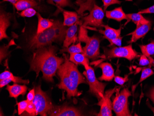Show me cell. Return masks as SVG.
I'll use <instances>...</instances> for the list:
<instances>
[{
  "label": "cell",
  "instance_id": "obj_17",
  "mask_svg": "<svg viewBox=\"0 0 154 116\" xmlns=\"http://www.w3.org/2000/svg\"><path fill=\"white\" fill-rule=\"evenodd\" d=\"M102 27H103L104 30H98L100 33L103 35L105 39H107L109 42H110L113 40L121 37V32H122V27L119 29H116L112 28L108 25H102Z\"/></svg>",
  "mask_w": 154,
  "mask_h": 116
},
{
  "label": "cell",
  "instance_id": "obj_31",
  "mask_svg": "<svg viewBox=\"0 0 154 116\" xmlns=\"http://www.w3.org/2000/svg\"><path fill=\"white\" fill-rule=\"evenodd\" d=\"M48 1L54 2L60 7H65L66 6L71 7L72 6V4L70 0H48Z\"/></svg>",
  "mask_w": 154,
  "mask_h": 116
},
{
  "label": "cell",
  "instance_id": "obj_18",
  "mask_svg": "<svg viewBox=\"0 0 154 116\" xmlns=\"http://www.w3.org/2000/svg\"><path fill=\"white\" fill-rule=\"evenodd\" d=\"M64 16L63 25L66 27H71L76 23H79V16L76 12L62 10Z\"/></svg>",
  "mask_w": 154,
  "mask_h": 116
},
{
  "label": "cell",
  "instance_id": "obj_29",
  "mask_svg": "<svg viewBox=\"0 0 154 116\" xmlns=\"http://www.w3.org/2000/svg\"><path fill=\"white\" fill-rule=\"evenodd\" d=\"M37 14V11L33 8H29L22 11L19 14L21 17H32L36 15Z\"/></svg>",
  "mask_w": 154,
  "mask_h": 116
},
{
  "label": "cell",
  "instance_id": "obj_23",
  "mask_svg": "<svg viewBox=\"0 0 154 116\" xmlns=\"http://www.w3.org/2000/svg\"><path fill=\"white\" fill-rule=\"evenodd\" d=\"M38 5V3L34 0H20L14 6L18 11H23L27 8L35 7Z\"/></svg>",
  "mask_w": 154,
  "mask_h": 116
},
{
  "label": "cell",
  "instance_id": "obj_9",
  "mask_svg": "<svg viewBox=\"0 0 154 116\" xmlns=\"http://www.w3.org/2000/svg\"><path fill=\"white\" fill-rule=\"evenodd\" d=\"M89 11L90 14L82 19L84 21L83 27H102L104 17V12L102 8L95 3L93 7Z\"/></svg>",
  "mask_w": 154,
  "mask_h": 116
},
{
  "label": "cell",
  "instance_id": "obj_21",
  "mask_svg": "<svg viewBox=\"0 0 154 116\" xmlns=\"http://www.w3.org/2000/svg\"><path fill=\"white\" fill-rule=\"evenodd\" d=\"M69 60L76 65H83L85 68L89 66V59L83 53L70 54Z\"/></svg>",
  "mask_w": 154,
  "mask_h": 116
},
{
  "label": "cell",
  "instance_id": "obj_42",
  "mask_svg": "<svg viewBox=\"0 0 154 116\" xmlns=\"http://www.w3.org/2000/svg\"></svg>",
  "mask_w": 154,
  "mask_h": 116
},
{
  "label": "cell",
  "instance_id": "obj_1",
  "mask_svg": "<svg viewBox=\"0 0 154 116\" xmlns=\"http://www.w3.org/2000/svg\"><path fill=\"white\" fill-rule=\"evenodd\" d=\"M57 51V48L51 45L35 50L30 60L29 71L35 72L37 77L42 72L44 80L53 83L54 77L65 61V58L56 55Z\"/></svg>",
  "mask_w": 154,
  "mask_h": 116
},
{
  "label": "cell",
  "instance_id": "obj_14",
  "mask_svg": "<svg viewBox=\"0 0 154 116\" xmlns=\"http://www.w3.org/2000/svg\"><path fill=\"white\" fill-rule=\"evenodd\" d=\"M79 24V23H76L67 28L65 38L63 42L64 48L68 47L72 44H74L78 40L77 33Z\"/></svg>",
  "mask_w": 154,
  "mask_h": 116
},
{
  "label": "cell",
  "instance_id": "obj_10",
  "mask_svg": "<svg viewBox=\"0 0 154 116\" xmlns=\"http://www.w3.org/2000/svg\"><path fill=\"white\" fill-rule=\"evenodd\" d=\"M48 115L51 116H84L80 109L67 104L62 105H54Z\"/></svg>",
  "mask_w": 154,
  "mask_h": 116
},
{
  "label": "cell",
  "instance_id": "obj_26",
  "mask_svg": "<svg viewBox=\"0 0 154 116\" xmlns=\"http://www.w3.org/2000/svg\"><path fill=\"white\" fill-rule=\"evenodd\" d=\"M141 51L143 54L148 58L150 56L154 55V40L152 41L150 43L146 45H140Z\"/></svg>",
  "mask_w": 154,
  "mask_h": 116
},
{
  "label": "cell",
  "instance_id": "obj_25",
  "mask_svg": "<svg viewBox=\"0 0 154 116\" xmlns=\"http://www.w3.org/2000/svg\"><path fill=\"white\" fill-rule=\"evenodd\" d=\"M67 52L72 53H83V48L81 45V42H79L76 45H72L67 48H64L60 51V53Z\"/></svg>",
  "mask_w": 154,
  "mask_h": 116
},
{
  "label": "cell",
  "instance_id": "obj_40",
  "mask_svg": "<svg viewBox=\"0 0 154 116\" xmlns=\"http://www.w3.org/2000/svg\"><path fill=\"white\" fill-rule=\"evenodd\" d=\"M148 58L149 60V64L151 65V66H154V60L150 57Z\"/></svg>",
  "mask_w": 154,
  "mask_h": 116
},
{
  "label": "cell",
  "instance_id": "obj_43",
  "mask_svg": "<svg viewBox=\"0 0 154 116\" xmlns=\"http://www.w3.org/2000/svg\"><path fill=\"white\" fill-rule=\"evenodd\" d=\"M40 1H41V0H40Z\"/></svg>",
  "mask_w": 154,
  "mask_h": 116
},
{
  "label": "cell",
  "instance_id": "obj_3",
  "mask_svg": "<svg viewBox=\"0 0 154 116\" xmlns=\"http://www.w3.org/2000/svg\"><path fill=\"white\" fill-rule=\"evenodd\" d=\"M67 27L58 20H54V25L50 28L39 34L35 33L30 37L27 47L29 50L35 51L44 47L51 45L53 43L63 42Z\"/></svg>",
  "mask_w": 154,
  "mask_h": 116
},
{
  "label": "cell",
  "instance_id": "obj_22",
  "mask_svg": "<svg viewBox=\"0 0 154 116\" xmlns=\"http://www.w3.org/2000/svg\"><path fill=\"white\" fill-rule=\"evenodd\" d=\"M5 79H8L11 82L12 81L16 83L28 84L30 83L29 80H23L20 77H15L12 73L8 71H5L0 74V80Z\"/></svg>",
  "mask_w": 154,
  "mask_h": 116
},
{
  "label": "cell",
  "instance_id": "obj_24",
  "mask_svg": "<svg viewBox=\"0 0 154 116\" xmlns=\"http://www.w3.org/2000/svg\"><path fill=\"white\" fill-rule=\"evenodd\" d=\"M128 20H131L136 25L138 23H146L149 22V20L145 19L141 14L134 13V14H126Z\"/></svg>",
  "mask_w": 154,
  "mask_h": 116
},
{
  "label": "cell",
  "instance_id": "obj_16",
  "mask_svg": "<svg viewBox=\"0 0 154 116\" xmlns=\"http://www.w3.org/2000/svg\"><path fill=\"white\" fill-rule=\"evenodd\" d=\"M98 67L102 69V75L98 78L99 80L103 81H111L115 77V71L113 67L108 62L101 63Z\"/></svg>",
  "mask_w": 154,
  "mask_h": 116
},
{
  "label": "cell",
  "instance_id": "obj_30",
  "mask_svg": "<svg viewBox=\"0 0 154 116\" xmlns=\"http://www.w3.org/2000/svg\"><path fill=\"white\" fill-rule=\"evenodd\" d=\"M14 44H12V41L7 45H3L1 47V63H2V60L8 55V50L9 46Z\"/></svg>",
  "mask_w": 154,
  "mask_h": 116
},
{
  "label": "cell",
  "instance_id": "obj_36",
  "mask_svg": "<svg viewBox=\"0 0 154 116\" xmlns=\"http://www.w3.org/2000/svg\"><path fill=\"white\" fill-rule=\"evenodd\" d=\"M35 95H36V92H35V89L34 87L30 90L29 92L28 93L26 96V100L29 102V103L31 102L35 98Z\"/></svg>",
  "mask_w": 154,
  "mask_h": 116
},
{
  "label": "cell",
  "instance_id": "obj_34",
  "mask_svg": "<svg viewBox=\"0 0 154 116\" xmlns=\"http://www.w3.org/2000/svg\"><path fill=\"white\" fill-rule=\"evenodd\" d=\"M128 76H125V77L123 78L119 76H116L114 77V80L116 83L120 85H123L128 80Z\"/></svg>",
  "mask_w": 154,
  "mask_h": 116
},
{
  "label": "cell",
  "instance_id": "obj_39",
  "mask_svg": "<svg viewBox=\"0 0 154 116\" xmlns=\"http://www.w3.org/2000/svg\"><path fill=\"white\" fill-rule=\"evenodd\" d=\"M19 1H20V0H3V2H8L12 3L14 5Z\"/></svg>",
  "mask_w": 154,
  "mask_h": 116
},
{
  "label": "cell",
  "instance_id": "obj_19",
  "mask_svg": "<svg viewBox=\"0 0 154 116\" xmlns=\"http://www.w3.org/2000/svg\"><path fill=\"white\" fill-rule=\"evenodd\" d=\"M106 16L108 19H113L119 22L124 20H128L127 15L123 10L122 7L116 8L111 11H106Z\"/></svg>",
  "mask_w": 154,
  "mask_h": 116
},
{
  "label": "cell",
  "instance_id": "obj_41",
  "mask_svg": "<svg viewBox=\"0 0 154 116\" xmlns=\"http://www.w3.org/2000/svg\"><path fill=\"white\" fill-rule=\"evenodd\" d=\"M147 104L148 106L149 107L150 109H151V111H153V113H154V107H152L150 104H149V103L148 101H147Z\"/></svg>",
  "mask_w": 154,
  "mask_h": 116
},
{
  "label": "cell",
  "instance_id": "obj_33",
  "mask_svg": "<svg viewBox=\"0 0 154 116\" xmlns=\"http://www.w3.org/2000/svg\"><path fill=\"white\" fill-rule=\"evenodd\" d=\"M139 65L147 66L149 64V60L148 58L146 57V56L143 54V55L140 56L139 62Z\"/></svg>",
  "mask_w": 154,
  "mask_h": 116
},
{
  "label": "cell",
  "instance_id": "obj_2",
  "mask_svg": "<svg viewBox=\"0 0 154 116\" xmlns=\"http://www.w3.org/2000/svg\"><path fill=\"white\" fill-rule=\"evenodd\" d=\"M65 61L57 72L60 81L57 86L66 91L67 98L78 96L80 94L78 87L80 84L87 83L83 74L79 71L77 65L69 60L68 55L63 53Z\"/></svg>",
  "mask_w": 154,
  "mask_h": 116
},
{
  "label": "cell",
  "instance_id": "obj_32",
  "mask_svg": "<svg viewBox=\"0 0 154 116\" xmlns=\"http://www.w3.org/2000/svg\"><path fill=\"white\" fill-rule=\"evenodd\" d=\"M103 3L104 10L105 11L108 7L114 4H120L122 2L119 0H102Z\"/></svg>",
  "mask_w": 154,
  "mask_h": 116
},
{
  "label": "cell",
  "instance_id": "obj_12",
  "mask_svg": "<svg viewBox=\"0 0 154 116\" xmlns=\"http://www.w3.org/2000/svg\"><path fill=\"white\" fill-rule=\"evenodd\" d=\"M135 30L127 35H131V39L128 42V44L135 43L141 38L144 37L151 29V22L148 23H138L136 25Z\"/></svg>",
  "mask_w": 154,
  "mask_h": 116
},
{
  "label": "cell",
  "instance_id": "obj_4",
  "mask_svg": "<svg viewBox=\"0 0 154 116\" xmlns=\"http://www.w3.org/2000/svg\"><path fill=\"white\" fill-rule=\"evenodd\" d=\"M36 95L33 100L29 102L26 111L21 116H47L54 106L46 92L42 89L41 85L35 87Z\"/></svg>",
  "mask_w": 154,
  "mask_h": 116
},
{
  "label": "cell",
  "instance_id": "obj_13",
  "mask_svg": "<svg viewBox=\"0 0 154 116\" xmlns=\"http://www.w3.org/2000/svg\"><path fill=\"white\" fill-rule=\"evenodd\" d=\"M11 14L9 13H6L4 11L1 12L0 14V40H2L3 39H8V37L7 34V30L10 26V18Z\"/></svg>",
  "mask_w": 154,
  "mask_h": 116
},
{
  "label": "cell",
  "instance_id": "obj_35",
  "mask_svg": "<svg viewBox=\"0 0 154 116\" xmlns=\"http://www.w3.org/2000/svg\"><path fill=\"white\" fill-rule=\"evenodd\" d=\"M122 37L121 36V37H119V38L111 41L109 42L110 45L109 46L111 47L114 45H116L118 47L121 46H122Z\"/></svg>",
  "mask_w": 154,
  "mask_h": 116
},
{
  "label": "cell",
  "instance_id": "obj_15",
  "mask_svg": "<svg viewBox=\"0 0 154 116\" xmlns=\"http://www.w3.org/2000/svg\"><path fill=\"white\" fill-rule=\"evenodd\" d=\"M6 89L8 91L10 97L14 98L17 100L20 95L25 96L27 91L28 87L26 84L20 85L15 83L12 85H8Z\"/></svg>",
  "mask_w": 154,
  "mask_h": 116
},
{
  "label": "cell",
  "instance_id": "obj_37",
  "mask_svg": "<svg viewBox=\"0 0 154 116\" xmlns=\"http://www.w3.org/2000/svg\"><path fill=\"white\" fill-rule=\"evenodd\" d=\"M138 13L141 14H153L154 13V5L148 8L142 9V10L139 11Z\"/></svg>",
  "mask_w": 154,
  "mask_h": 116
},
{
  "label": "cell",
  "instance_id": "obj_20",
  "mask_svg": "<svg viewBox=\"0 0 154 116\" xmlns=\"http://www.w3.org/2000/svg\"><path fill=\"white\" fill-rule=\"evenodd\" d=\"M37 14L38 18V25L36 33H40L50 28L54 25V20L43 18L39 13H37Z\"/></svg>",
  "mask_w": 154,
  "mask_h": 116
},
{
  "label": "cell",
  "instance_id": "obj_6",
  "mask_svg": "<svg viewBox=\"0 0 154 116\" xmlns=\"http://www.w3.org/2000/svg\"><path fill=\"white\" fill-rule=\"evenodd\" d=\"M119 89H116V97L112 102V108L117 116H131L129 110L128 98L131 95L128 88H124L119 92Z\"/></svg>",
  "mask_w": 154,
  "mask_h": 116
},
{
  "label": "cell",
  "instance_id": "obj_5",
  "mask_svg": "<svg viewBox=\"0 0 154 116\" xmlns=\"http://www.w3.org/2000/svg\"><path fill=\"white\" fill-rule=\"evenodd\" d=\"M78 40L85 43L83 48V54L89 59L96 60L100 56V45L101 40L99 37L94 36L89 37L88 31L85 27L81 26L79 30Z\"/></svg>",
  "mask_w": 154,
  "mask_h": 116
},
{
  "label": "cell",
  "instance_id": "obj_27",
  "mask_svg": "<svg viewBox=\"0 0 154 116\" xmlns=\"http://www.w3.org/2000/svg\"><path fill=\"white\" fill-rule=\"evenodd\" d=\"M154 72L152 70L150 69V67H143L142 70L141 76L140 79V80L138 81V83L136 85H134V88L133 89L134 90L136 86H137L138 84L140 83L143 80H145L146 79L149 77L150 76H152L154 74Z\"/></svg>",
  "mask_w": 154,
  "mask_h": 116
},
{
  "label": "cell",
  "instance_id": "obj_28",
  "mask_svg": "<svg viewBox=\"0 0 154 116\" xmlns=\"http://www.w3.org/2000/svg\"><path fill=\"white\" fill-rule=\"evenodd\" d=\"M28 104H29V102L27 100H23L19 103H17L18 115L21 116L25 112L28 105Z\"/></svg>",
  "mask_w": 154,
  "mask_h": 116
},
{
  "label": "cell",
  "instance_id": "obj_7",
  "mask_svg": "<svg viewBox=\"0 0 154 116\" xmlns=\"http://www.w3.org/2000/svg\"><path fill=\"white\" fill-rule=\"evenodd\" d=\"M85 70L83 74L86 77L87 83L89 85V92L95 96L99 102L103 98L105 88L107 84L100 82L97 78L94 69L91 67L89 66L85 68Z\"/></svg>",
  "mask_w": 154,
  "mask_h": 116
},
{
  "label": "cell",
  "instance_id": "obj_8",
  "mask_svg": "<svg viewBox=\"0 0 154 116\" xmlns=\"http://www.w3.org/2000/svg\"><path fill=\"white\" fill-rule=\"evenodd\" d=\"M103 51L104 57L108 59L113 58H124L131 61L141 56L140 54L133 49L131 44L126 46H114L110 49L104 48Z\"/></svg>",
  "mask_w": 154,
  "mask_h": 116
},
{
  "label": "cell",
  "instance_id": "obj_38",
  "mask_svg": "<svg viewBox=\"0 0 154 116\" xmlns=\"http://www.w3.org/2000/svg\"><path fill=\"white\" fill-rule=\"evenodd\" d=\"M148 96L150 99L154 103V87L151 88L148 94Z\"/></svg>",
  "mask_w": 154,
  "mask_h": 116
},
{
  "label": "cell",
  "instance_id": "obj_11",
  "mask_svg": "<svg viewBox=\"0 0 154 116\" xmlns=\"http://www.w3.org/2000/svg\"><path fill=\"white\" fill-rule=\"evenodd\" d=\"M115 87L112 89L109 90L104 93V97L101 101L98 103V105L101 106L100 112L97 114L98 116H112V102L110 98L112 95L116 91Z\"/></svg>",
  "mask_w": 154,
  "mask_h": 116
}]
</instances>
